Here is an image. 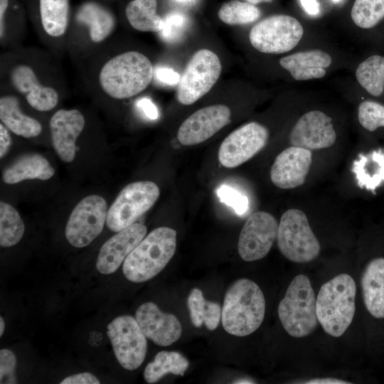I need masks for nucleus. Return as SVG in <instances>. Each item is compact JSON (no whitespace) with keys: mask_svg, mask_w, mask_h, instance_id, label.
Instances as JSON below:
<instances>
[{"mask_svg":"<svg viewBox=\"0 0 384 384\" xmlns=\"http://www.w3.org/2000/svg\"><path fill=\"white\" fill-rule=\"evenodd\" d=\"M154 75L151 60L140 52L129 50L109 57L99 68L97 81L107 96L124 100L146 90Z\"/></svg>","mask_w":384,"mask_h":384,"instance_id":"obj_1","label":"nucleus"},{"mask_svg":"<svg viewBox=\"0 0 384 384\" xmlns=\"http://www.w3.org/2000/svg\"><path fill=\"white\" fill-rule=\"evenodd\" d=\"M265 314V296L253 281L241 278L227 289L221 321L224 330L229 334L245 336L252 334L261 326Z\"/></svg>","mask_w":384,"mask_h":384,"instance_id":"obj_2","label":"nucleus"},{"mask_svg":"<svg viewBox=\"0 0 384 384\" xmlns=\"http://www.w3.org/2000/svg\"><path fill=\"white\" fill-rule=\"evenodd\" d=\"M356 285L348 274H339L322 284L316 297V314L324 331L340 337L351 325L356 311Z\"/></svg>","mask_w":384,"mask_h":384,"instance_id":"obj_3","label":"nucleus"},{"mask_svg":"<svg viewBox=\"0 0 384 384\" xmlns=\"http://www.w3.org/2000/svg\"><path fill=\"white\" fill-rule=\"evenodd\" d=\"M176 247V231L169 227L153 230L134 247L123 262L125 277L136 283L157 275L173 257Z\"/></svg>","mask_w":384,"mask_h":384,"instance_id":"obj_4","label":"nucleus"},{"mask_svg":"<svg viewBox=\"0 0 384 384\" xmlns=\"http://www.w3.org/2000/svg\"><path fill=\"white\" fill-rule=\"evenodd\" d=\"M278 316L292 337H306L315 331L319 321L316 298L307 276L298 274L292 280L279 304Z\"/></svg>","mask_w":384,"mask_h":384,"instance_id":"obj_5","label":"nucleus"},{"mask_svg":"<svg viewBox=\"0 0 384 384\" xmlns=\"http://www.w3.org/2000/svg\"><path fill=\"white\" fill-rule=\"evenodd\" d=\"M277 240L282 255L296 263L311 262L321 251L306 214L297 208L289 209L282 214Z\"/></svg>","mask_w":384,"mask_h":384,"instance_id":"obj_6","label":"nucleus"},{"mask_svg":"<svg viewBox=\"0 0 384 384\" xmlns=\"http://www.w3.org/2000/svg\"><path fill=\"white\" fill-rule=\"evenodd\" d=\"M302 23L287 14H276L262 19L249 33L252 46L266 54L287 53L298 46L304 36Z\"/></svg>","mask_w":384,"mask_h":384,"instance_id":"obj_7","label":"nucleus"},{"mask_svg":"<svg viewBox=\"0 0 384 384\" xmlns=\"http://www.w3.org/2000/svg\"><path fill=\"white\" fill-rule=\"evenodd\" d=\"M8 78L14 90L37 111H50L59 102L57 85L47 80L31 60H15L9 68Z\"/></svg>","mask_w":384,"mask_h":384,"instance_id":"obj_8","label":"nucleus"},{"mask_svg":"<svg viewBox=\"0 0 384 384\" xmlns=\"http://www.w3.org/2000/svg\"><path fill=\"white\" fill-rule=\"evenodd\" d=\"M159 195L158 186L152 181H141L127 185L107 211V228L117 233L135 223L154 205Z\"/></svg>","mask_w":384,"mask_h":384,"instance_id":"obj_9","label":"nucleus"},{"mask_svg":"<svg viewBox=\"0 0 384 384\" xmlns=\"http://www.w3.org/2000/svg\"><path fill=\"white\" fill-rule=\"evenodd\" d=\"M218 56L208 49L196 52L181 77L176 93L177 100L189 105L208 92L221 73Z\"/></svg>","mask_w":384,"mask_h":384,"instance_id":"obj_10","label":"nucleus"},{"mask_svg":"<svg viewBox=\"0 0 384 384\" xmlns=\"http://www.w3.org/2000/svg\"><path fill=\"white\" fill-rule=\"evenodd\" d=\"M107 202L100 196L82 198L73 208L65 226V237L75 247L90 245L102 231L107 215Z\"/></svg>","mask_w":384,"mask_h":384,"instance_id":"obj_11","label":"nucleus"},{"mask_svg":"<svg viewBox=\"0 0 384 384\" xmlns=\"http://www.w3.org/2000/svg\"><path fill=\"white\" fill-rule=\"evenodd\" d=\"M109 337L115 357L126 370L138 368L144 362L147 348L146 336L135 318L123 315L107 326Z\"/></svg>","mask_w":384,"mask_h":384,"instance_id":"obj_12","label":"nucleus"},{"mask_svg":"<svg viewBox=\"0 0 384 384\" xmlns=\"http://www.w3.org/2000/svg\"><path fill=\"white\" fill-rule=\"evenodd\" d=\"M268 138L266 127L257 122L246 123L223 141L218 160L224 167H237L257 154L266 145Z\"/></svg>","mask_w":384,"mask_h":384,"instance_id":"obj_13","label":"nucleus"},{"mask_svg":"<svg viewBox=\"0 0 384 384\" xmlns=\"http://www.w3.org/2000/svg\"><path fill=\"white\" fill-rule=\"evenodd\" d=\"M278 223L265 211L252 213L245 221L238 242V251L246 262L262 259L270 252L277 237Z\"/></svg>","mask_w":384,"mask_h":384,"instance_id":"obj_14","label":"nucleus"},{"mask_svg":"<svg viewBox=\"0 0 384 384\" xmlns=\"http://www.w3.org/2000/svg\"><path fill=\"white\" fill-rule=\"evenodd\" d=\"M336 137L332 118L321 110H313L297 120L289 132V140L291 146L312 151L331 147Z\"/></svg>","mask_w":384,"mask_h":384,"instance_id":"obj_15","label":"nucleus"},{"mask_svg":"<svg viewBox=\"0 0 384 384\" xmlns=\"http://www.w3.org/2000/svg\"><path fill=\"white\" fill-rule=\"evenodd\" d=\"M230 110L224 105L201 108L181 124L177 132V139L185 146L203 142L226 126L230 122Z\"/></svg>","mask_w":384,"mask_h":384,"instance_id":"obj_16","label":"nucleus"},{"mask_svg":"<svg viewBox=\"0 0 384 384\" xmlns=\"http://www.w3.org/2000/svg\"><path fill=\"white\" fill-rule=\"evenodd\" d=\"M312 163L311 150L291 146L275 158L270 169V178L277 187L292 189L303 185Z\"/></svg>","mask_w":384,"mask_h":384,"instance_id":"obj_17","label":"nucleus"},{"mask_svg":"<svg viewBox=\"0 0 384 384\" xmlns=\"http://www.w3.org/2000/svg\"><path fill=\"white\" fill-rule=\"evenodd\" d=\"M146 231L144 224L135 223L117 232L101 247L96 262L97 270L103 274L114 273L145 237Z\"/></svg>","mask_w":384,"mask_h":384,"instance_id":"obj_18","label":"nucleus"},{"mask_svg":"<svg viewBox=\"0 0 384 384\" xmlns=\"http://www.w3.org/2000/svg\"><path fill=\"white\" fill-rule=\"evenodd\" d=\"M135 319L146 338L161 346H168L179 339L182 326L178 318L162 312L156 304H142L136 311Z\"/></svg>","mask_w":384,"mask_h":384,"instance_id":"obj_19","label":"nucleus"},{"mask_svg":"<svg viewBox=\"0 0 384 384\" xmlns=\"http://www.w3.org/2000/svg\"><path fill=\"white\" fill-rule=\"evenodd\" d=\"M85 125L82 112L76 109H61L55 112L49 122L53 146L60 159L71 162L75 156V142Z\"/></svg>","mask_w":384,"mask_h":384,"instance_id":"obj_20","label":"nucleus"},{"mask_svg":"<svg viewBox=\"0 0 384 384\" xmlns=\"http://www.w3.org/2000/svg\"><path fill=\"white\" fill-rule=\"evenodd\" d=\"M334 61L329 52L324 49L311 48L284 55L279 59V63L294 80L305 82L326 77Z\"/></svg>","mask_w":384,"mask_h":384,"instance_id":"obj_21","label":"nucleus"},{"mask_svg":"<svg viewBox=\"0 0 384 384\" xmlns=\"http://www.w3.org/2000/svg\"><path fill=\"white\" fill-rule=\"evenodd\" d=\"M75 22L85 30L89 43L94 45L109 38L116 26L113 14L95 2L83 4L75 14Z\"/></svg>","mask_w":384,"mask_h":384,"instance_id":"obj_22","label":"nucleus"},{"mask_svg":"<svg viewBox=\"0 0 384 384\" xmlns=\"http://www.w3.org/2000/svg\"><path fill=\"white\" fill-rule=\"evenodd\" d=\"M365 306L376 319H384V257H376L366 266L361 280Z\"/></svg>","mask_w":384,"mask_h":384,"instance_id":"obj_23","label":"nucleus"},{"mask_svg":"<svg viewBox=\"0 0 384 384\" xmlns=\"http://www.w3.org/2000/svg\"><path fill=\"white\" fill-rule=\"evenodd\" d=\"M0 119L9 131L24 138L36 137L42 132L40 122L22 112L19 100L14 95L1 96Z\"/></svg>","mask_w":384,"mask_h":384,"instance_id":"obj_24","label":"nucleus"},{"mask_svg":"<svg viewBox=\"0 0 384 384\" xmlns=\"http://www.w3.org/2000/svg\"><path fill=\"white\" fill-rule=\"evenodd\" d=\"M55 170L43 156L33 153L18 158L3 172L2 179L7 184H15L25 180L50 179Z\"/></svg>","mask_w":384,"mask_h":384,"instance_id":"obj_25","label":"nucleus"},{"mask_svg":"<svg viewBox=\"0 0 384 384\" xmlns=\"http://www.w3.org/2000/svg\"><path fill=\"white\" fill-rule=\"evenodd\" d=\"M38 19L45 36L62 38L69 27L70 0H38Z\"/></svg>","mask_w":384,"mask_h":384,"instance_id":"obj_26","label":"nucleus"},{"mask_svg":"<svg viewBox=\"0 0 384 384\" xmlns=\"http://www.w3.org/2000/svg\"><path fill=\"white\" fill-rule=\"evenodd\" d=\"M352 171L361 188L374 192L384 183V149L359 154L353 162Z\"/></svg>","mask_w":384,"mask_h":384,"instance_id":"obj_27","label":"nucleus"},{"mask_svg":"<svg viewBox=\"0 0 384 384\" xmlns=\"http://www.w3.org/2000/svg\"><path fill=\"white\" fill-rule=\"evenodd\" d=\"M157 0H132L125 9L130 26L139 31L159 33L164 18L157 14Z\"/></svg>","mask_w":384,"mask_h":384,"instance_id":"obj_28","label":"nucleus"},{"mask_svg":"<svg viewBox=\"0 0 384 384\" xmlns=\"http://www.w3.org/2000/svg\"><path fill=\"white\" fill-rule=\"evenodd\" d=\"M359 86L368 95L378 97L384 94V55L373 54L360 62L355 70Z\"/></svg>","mask_w":384,"mask_h":384,"instance_id":"obj_29","label":"nucleus"},{"mask_svg":"<svg viewBox=\"0 0 384 384\" xmlns=\"http://www.w3.org/2000/svg\"><path fill=\"white\" fill-rule=\"evenodd\" d=\"M187 306L194 326L201 327L204 324L210 331L217 328L221 319L222 308L217 302L206 301L201 289L194 288L191 291Z\"/></svg>","mask_w":384,"mask_h":384,"instance_id":"obj_30","label":"nucleus"},{"mask_svg":"<svg viewBox=\"0 0 384 384\" xmlns=\"http://www.w3.org/2000/svg\"><path fill=\"white\" fill-rule=\"evenodd\" d=\"M188 366V360L181 353L162 351L156 353L152 362L148 363L144 378L146 383H154L169 373L183 375Z\"/></svg>","mask_w":384,"mask_h":384,"instance_id":"obj_31","label":"nucleus"},{"mask_svg":"<svg viewBox=\"0 0 384 384\" xmlns=\"http://www.w3.org/2000/svg\"><path fill=\"white\" fill-rule=\"evenodd\" d=\"M25 231L24 223L18 211L10 204L0 202V245L3 247L16 245Z\"/></svg>","mask_w":384,"mask_h":384,"instance_id":"obj_32","label":"nucleus"},{"mask_svg":"<svg viewBox=\"0 0 384 384\" xmlns=\"http://www.w3.org/2000/svg\"><path fill=\"white\" fill-rule=\"evenodd\" d=\"M350 17L357 28L372 29L384 19V0H354Z\"/></svg>","mask_w":384,"mask_h":384,"instance_id":"obj_33","label":"nucleus"},{"mask_svg":"<svg viewBox=\"0 0 384 384\" xmlns=\"http://www.w3.org/2000/svg\"><path fill=\"white\" fill-rule=\"evenodd\" d=\"M219 18L229 25H245L258 20L260 9L247 1L233 0L223 4L218 11Z\"/></svg>","mask_w":384,"mask_h":384,"instance_id":"obj_34","label":"nucleus"},{"mask_svg":"<svg viewBox=\"0 0 384 384\" xmlns=\"http://www.w3.org/2000/svg\"><path fill=\"white\" fill-rule=\"evenodd\" d=\"M359 124L369 132L384 128V105L375 100H366L358 107Z\"/></svg>","mask_w":384,"mask_h":384,"instance_id":"obj_35","label":"nucleus"},{"mask_svg":"<svg viewBox=\"0 0 384 384\" xmlns=\"http://www.w3.org/2000/svg\"><path fill=\"white\" fill-rule=\"evenodd\" d=\"M188 18L179 12L169 14L164 18V26L159 32L164 41L168 43L178 41L186 32Z\"/></svg>","mask_w":384,"mask_h":384,"instance_id":"obj_36","label":"nucleus"},{"mask_svg":"<svg viewBox=\"0 0 384 384\" xmlns=\"http://www.w3.org/2000/svg\"><path fill=\"white\" fill-rule=\"evenodd\" d=\"M219 200L231 207L236 214L242 215L249 208L247 197L242 193L228 185H221L216 189Z\"/></svg>","mask_w":384,"mask_h":384,"instance_id":"obj_37","label":"nucleus"},{"mask_svg":"<svg viewBox=\"0 0 384 384\" xmlns=\"http://www.w3.org/2000/svg\"><path fill=\"white\" fill-rule=\"evenodd\" d=\"M16 358L14 353L9 349L0 351V383H16L14 376Z\"/></svg>","mask_w":384,"mask_h":384,"instance_id":"obj_38","label":"nucleus"},{"mask_svg":"<svg viewBox=\"0 0 384 384\" xmlns=\"http://www.w3.org/2000/svg\"><path fill=\"white\" fill-rule=\"evenodd\" d=\"M156 79L167 85H176L179 83L181 77L179 74L171 68L159 66L154 69Z\"/></svg>","mask_w":384,"mask_h":384,"instance_id":"obj_39","label":"nucleus"},{"mask_svg":"<svg viewBox=\"0 0 384 384\" xmlns=\"http://www.w3.org/2000/svg\"><path fill=\"white\" fill-rule=\"evenodd\" d=\"M136 107L149 119L156 120L159 110L156 105L148 97H142L136 102Z\"/></svg>","mask_w":384,"mask_h":384,"instance_id":"obj_40","label":"nucleus"},{"mask_svg":"<svg viewBox=\"0 0 384 384\" xmlns=\"http://www.w3.org/2000/svg\"><path fill=\"white\" fill-rule=\"evenodd\" d=\"M100 380L90 373H81L68 376L60 384H99Z\"/></svg>","mask_w":384,"mask_h":384,"instance_id":"obj_41","label":"nucleus"},{"mask_svg":"<svg viewBox=\"0 0 384 384\" xmlns=\"http://www.w3.org/2000/svg\"><path fill=\"white\" fill-rule=\"evenodd\" d=\"M11 144V138L9 129L0 124V157L3 158L8 152Z\"/></svg>","mask_w":384,"mask_h":384,"instance_id":"obj_42","label":"nucleus"},{"mask_svg":"<svg viewBox=\"0 0 384 384\" xmlns=\"http://www.w3.org/2000/svg\"><path fill=\"white\" fill-rule=\"evenodd\" d=\"M9 7V0H0V38L4 39L5 26L6 23V14Z\"/></svg>","mask_w":384,"mask_h":384,"instance_id":"obj_43","label":"nucleus"},{"mask_svg":"<svg viewBox=\"0 0 384 384\" xmlns=\"http://www.w3.org/2000/svg\"><path fill=\"white\" fill-rule=\"evenodd\" d=\"M300 4L308 14L316 16L319 14L320 6L317 0H300Z\"/></svg>","mask_w":384,"mask_h":384,"instance_id":"obj_44","label":"nucleus"},{"mask_svg":"<svg viewBox=\"0 0 384 384\" xmlns=\"http://www.w3.org/2000/svg\"><path fill=\"white\" fill-rule=\"evenodd\" d=\"M307 384H348L349 382H346L343 380L333 378H314L305 382Z\"/></svg>","mask_w":384,"mask_h":384,"instance_id":"obj_45","label":"nucleus"},{"mask_svg":"<svg viewBox=\"0 0 384 384\" xmlns=\"http://www.w3.org/2000/svg\"><path fill=\"white\" fill-rule=\"evenodd\" d=\"M273 0H245V1L252 4L253 5H257L262 3H270Z\"/></svg>","mask_w":384,"mask_h":384,"instance_id":"obj_46","label":"nucleus"},{"mask_svg":"<svg viewBox=\"0 0 384 384\" xmlns=\"http://www.w3.org/2000/svg\"><path fill=\"white\" fill-rule=\"evenodd\" d=\"M0 336H1L3 335L4 331V321L2 317L0 318Z\"/></svg>","mask_w":384,"mask_h":384,"instance_id":"obj_47","label":"nucleus"},{"mask_svg":"<svg viewBox=\"0 0 384 384\" xmlns=\"http://www.w3.org/2000/svg\"><path fill=\"white\" fill-rule=\"evenodd\" d=\"M253 383L254 382H252L251 380H247V379H241V380H236V382H234V383Z\"/></svg>","mask_w":384,"mask_h":384,"instance_id":"obj_48","label":"nucleus"},{"mask_svg":"<svg viewBox=\"0 0 384 384\" xmlns=\"http://www.w3.org/2000/svg\"><path fill=\"white\" fill-rule=\"evenodd\" d=\"M176 1L181 3V4H191L195 0H175Z\"/></svg>","mask_w":384,"mask_h":384,"instance_id":"obj_49","label":"nucleus"},{"mask_svg":"<svg viewBox=\"0 0 384 384\" xmlns=\"http://www.w3.org/2000/svg\"><path fill=\"white\" fill-rule=\"evenodd\" d=\"M334 3H338L341 1L342 0H332Z\"/></svg>","mask_w":384,"mask_h":384,"instance_id":"obj_50","label":"nucleus"}]
</instances>
